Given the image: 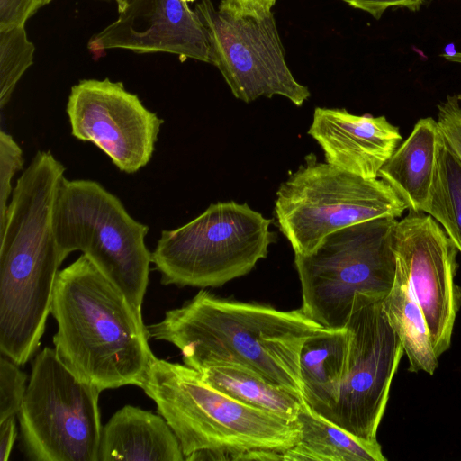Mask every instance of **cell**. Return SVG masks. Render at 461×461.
<instances>
[{
  "instance_id": "cell-1",
  "label": "cell",
  "mask_w": 461,
  "mask_h": 461,
  "mask_svg": "<svg viewBox=\"0 0 461 461\" xmlns=\"http://www.w3.org/2000/svg\"><path fill=\"white\" fill-rule=\"evenodd\" d=\"M65 167L39 150L17 179L0 223V350L19 366L39 348L66 259L52 216Z\"/></svg>"
},
{
  "instance_id": "cell-2",
  "label": "cell",
  "mask_w": 461,
  "mask_h": 461,
  "mask_svg": "<svg viewBox=\"0 0 461 461\" xmlns=\"http://www.w3.org/2000/svg\"><path fill=\"white\" fill-rule=\"evenodd\" d=\"M320 328L302 309L281 311L201 290L147 330L149 338L176 346L185 365L198 372L218 365L240 366L303 400L300 353Z\"/></svg>"
},
{
  "instance_id": "cell-3",
  "label": "cell",
  "mask_w": 461,
  "mask_h": 461,
  "mask_svg": "<svg viewBox=\"0 0 461 461\" xmlns=\"http://www.w3.org/2000/svg\"><path fill=\"white\" fill-rule=\"evenodd\" d=\"M50 313L60 360L102 391L140 386L154 354L141 313L85 255L59 270Z\"/></svg>"
},
{
  "instance_id": "cell-4",
  "label": "cell",
  "mask_w": 461,
  "mask_h": 461,
  "mask_svg": "<svg viewBox=\"0 0 461 461\" xmlns=\"http://www.w3.org/2000/svg\"><path fill=\"white\" fill-rule=\"evenodd\" d=\"M140 387L174 431L185 460H238L251 450L285 452L298 442L296 420L232 399L185 365L153 356Z\"/></svg>"
},
{
  "instance_id": "cell-5",
  "label": "cell",
  "mask_w": 461,
  "mask_h": 461,
  "mask_svg": "<svg viewBox=\"0 0 461 461\" xmlns=\"http://www.w3.org/2000/svg\"><path fill=\"white\" fill-rule=\"evenodd\" d=\"M53 230L66 258L79 250L126 296L137 312L149 283V226L120 199L91 179L62 178L55 198Z\"/></svg>"
},
{
  "instance_id": "cell-6",
  "label": "cell",
  "mask_w": 461,
  "mask_h": 461,
  "mask_svg": "<svg viewBox=\"0 0 461 461\" xmlns=\"http://www.w3.org/2000/svg\"><path fill=\"white\" fill-rule=\"evenodd\" d=\"M397 219L382 217L325 236L307 254H294L303 312L323 328H344L355 296L385 297L395 277L392 232Z\"/></svg>"
},
{
  "instance_id": "cell-7",
  "label": "cell",
  "mask_w": 461,
  "mask_h": 461,
  "mask_svg": "<svg viewBox=\"0 0 461 461\" xmlns=\"http://www.w3.org/2000/svg\"><path fill=\"white\" fill-rule=\"evenodd\" d=\"M271 222L247 203H212L186 224L162 230L152 263L163 285L221 286L267 257Z\"/></svg>"
},
{
  "instance_id": "cell-8",
  "label": "cell",
  "mask_w": 461,
  "mask_h": 461,
  "mask_svg": "<svg viewBox=\"0 0 461 461\" xmlns=\"http://www.w3.org/2000/svg\"><path fill=\"white\" fill-rule=\"evenodd\" d=\"M282 183L276 192L275 212L279 230L294 254L312 251L328 234L382 217H401L409 207L380 178H364L329 163L314 154Z\"/></svg>"
},
{
  "instance_id": "cell-9",
  "label": "cell",
  "mask_w": 461,
  "mask_h": 461,
  "mask_svg": "<svg viewBox=\"0 0 461 461\" xmlns=\"http://www.w3.org/2000/svg\"><path fill=\"white\" fill-rule=\"evenodd\" d=\"M98 387L83 382L44 348L33 360L17 413L25 451L35 461H98Z\"/></svg>"
},
{
  "instance_id": "cell-10",
  "label": "cell",
  "mask_w": 461,
  "mask_h": 461,
  "mask_svg": "<svg viewBox=\"0 0 461 461\" xmlns=\"http://www.w3.org/2000/svg\"><path fill=\"white\" fill-rule=\"evenodd\" d=\"M196 13L206 27L211 64L233 95L245 103L281 95L301 106L311 95L289 69L274 14H240L202 0Z\"/></svg>"
},
{
  "instance_id": "cell-11",
  "label": "cell",
  "mask_w": 461,
  "mask_h": 461,
  "mask_svg": "<svg viewBox=\"0 0 461 461\" xmlns=\"http://www.w3.org/2000/svg\"><path fill=\"white\" fill-rule=\"evenodd\" d=\"M384 297L355 296L347 322V372L337 404L325 417L350 434L377 441L393 378L404 350L383 310Z\"/></svg>"
},
{
  "instance_id": "cell-12",
  "label": "cell",
  "mask_w": 461,
  "mask_h": 461,
  "mask_svg": "<svg viewBox=\"0 0 461 461\" xmlns=\"http://www.w3.org/2000/svg\"><path fill=\"white\" fill-rule=\"evenodd\" d=\"M71 135L91 142L122 172L134 174L151 159L164 121L122 82L84 79L66 107Z\"/></svg>"
},
{
  "instance_id": "cell-13",
  "label": "cell",
  "mask_w": 461,
  "mask_h": 461,
  "mask_svg": "<svg viewBox=\"0 0 461 461\" xmlns=\"http://www.w3.org/2000/svg\"><path fill=\"white\" fill-rule=\"evenodd\" d=\"M396 266L407 277L423 312L438 357L451 344L461 307L456 284L457 249L430 215L410 211L397 220L392 232Z\"/></svg>"
},
{
  "instance_id": "cell-14",
  "label": "cell",
  "mask_w": 461,
  "mask_h": 461,
  "mask_svg": "<svg viewBox=\"0 0 461 461\" xmlns=\"http://www.w3.org/2000/svg\"><path fill=\"white\" fill-rule=\"evenodd\" d=\"M118 18L93 35L92 52L125 49L137 53L168 52L181 59L211 63L208 32L182 0H124Z\"/></svg>"
},
{
  "instance_id": "cell-15",
  "label": "cell",
  "mask_w": 461,
  "mask_h": 461,
  "mask_svg": "<svg viewBox=\"0 0 461 461\" xmlns=\"http://www.w3.org/2000/svg\"><path fill=\"white\" fill-rule=\"evenodd\" d=\"M327 163L364 178L378 172L402 140L385 116L355 115L346 109L316 107L308 130Z\"/></svg>"
},
{
  "instance_id": "cell-16",
  "label": "cell",
  "mask_w": 461,
  "mask_h": 461,
  "mask_svg": "<svg viewBox=\"0 0 461 461\" xmlns=\"http://www.w3.org/2000/svg\"><path fill=\"white\" fill-rule=\"evenodd\" d=\"M115 460L183 461L185 456L160 414L125 405L102 429L98 461Z\"/></svg>"
},
{
  "instance_id": "cell-17",
  "label": "cell",
  "mask_w": 461,
  "mask_h": 461,
  "mask_svg": "<svg viewBox=\"0 0 461 461\" xmlns=\"http://www.w3.org/2000/svg\"><path fill=\"white\" fill-rule=\"evenodd\" d=\"M349 339L347 327H321L306 339L301 349L303 400L324 418L339 398L347 372Z\"/></svg>"
},
{
  "instance_id": "cell-18",
  "label": "cell",
  "mask_w": 461,
  "mask_h": 461,
  "mask_svg": "<svg viewBox=\"0 0 461 461\" xmlns=\"http://www.w3.org/2000/svg\"><path fill=\"white\" fill-rule=\"evenodd\" d=\"M439 137L437 120L420 119L378 172V178L405 201L409 211L421 212L429 199Z\"/></svg>"
},
{
  "instance_id": "cell-19",
  "label": "cell",
  "mask_w": 461,
  "mask_h": 461,
  "mask_svg": "<svg viewBox=\"0 0 461 461\" xmlns=\"http://www.w3.org/2000/svg\"><path fill=\"white\" fill-rule=\"evenodd\" d=\"M296 422L298 442L284 452V461H386L381 445L361 439L311 409L303 402Z\"/></svg>"
},
{
  "instance_id": "cell-20",
  "label": "cell",
  "mask_w": 461,
  "mask_h": 461,
  "mask_svg": "<svg viewBox=\"0 0 461 461\" xmlns=\"http://www.w3.org/2000/svg\"><path fill=\"white\" fill-rule=\"evenodd\" d=\"M383 310L399 337L408 357L410 372H426L432 375L438 365L421 308L411 285L396 266L390 292L384 298Z\"/></svg>"
},
{
  "instance_id": "cell-21",
  "label": "cell",
  "mask_w": 461,
  "mask_h": 461,
  "mask_svg": "<svg viewBox=\"0 0 461 461\" xmlns=\"http://www.w3.org/2000/svg\"><path fill=\"white\" fill-rule=\"evenodd\" d=\"M212 387L253 408L295 420L304 400L259 374L236 365H218L199 371Z\"/></svg>"
},
{
  "instance_id": "cell-22",
  "label": "cell",
  "mask_w": 461,
  "mask_h": 461,
  "mask_svg": "<svg viewBox=\"0 0 461 461\" xmlns=\"http://www.w3.org/2000/svg\"><path fill=\"white\" fill-rule=\"evenodd\" d=\"M421 212L436 220L461 253V161L441 133L437 145L432 186Z\"/></svg>"
},
{
  "instance_id": "cell-23",
  "label": "cell",
  "mask_w": 461,
  "mask_h": 461,
  "mask_svg": "<svg viewBox=\"0 0 461 461\" xmlns=\"http://www.w3.org/2000/svg\"><path fill=\"white\" fill-rule=\"evenodd\" d=\"M34 44L24 26L0 30V108L8 104L24 72L33 63Z\"/></svg>"
},
{
  "instance_id": "cell-24",
  "label": "cell",
  "mask_w": 461,
  "mask_h": 461,
  "mask_svg": "<svg viewBox=\"0 0 461 461\" xmlns=\"http://www.w3.org/2000/svg\"><path fill=\"white\" fill-rule=\"evenodd\" d=\"M20 366L1 354L0 358V422L15 416L26 393L27 375Z\"/></svg>"
},
{
  "instance_id": "cell-25",
  "label": "cell",
  "mask_w": 461,
  "mask_h": 461,
  "mask_svg": "<svg viewBox=\"0 0 461 461\" xmlns=\"http://www.w3.org/2000/svg\"><path fill=\"white\" fill-rule=\"evenodd\" d=\"M24 163L22 148L12 135L0 131V223L3 222L13 190L12 179L23 169Z\"/></svg>"
},
{
  "instance_id": "cell-26",
  "label": "cell",
  "mask_w": 461,
  "mask_h": 461,
  "mask_svg": "<svg viewBox=\"0 0 461 461\" xmlns=\"http://www.w3.org/2000/svg\"><path fill=\"white\" fill-rule=\"evenodd\" d=\"M437 108L439 131L448 148L461 161V104L457 95H447Z\"/></svg>"
},
{
  "instance_id": "cell-27",
  "label": "cell",
  "mask_w": 461,
  "mask_h": 461,
  "mask_svg": "<svg viewBox=\"0 0 461 461\" xmlns=\"http://www.w3.org/2000/svg\"><path fill=\"white\" fill-rule=\"evenodd\" d=\"M52 0H0V30L24 26L41 7Z\"/></svg>"
},
{
  "instance_id": "cell-28",
  "label": "cell",
  "mask_w": 461,
  "mask_h": 461,
  "mask_svg": "<svg viewBox=\"0 0 461 461\" xmlns=\"http://www.w3.org/2000/svg\"><path fill=\"white\" fill-rule=\"evenodd\" d=\"M353 8L365 11L375 19H380L383 14L391 7L407 8L418 11L425 0H343Z\"/></svg>"
},
{
  "instance_id": "cell-29",
  "label": "cell",
  "mask_w": 461,
  "mask_h": 461,
  "mask_svg": "<svg viewBox=\"0 0 461 461\" xmlns=\"http://www.w3.org/2000/svg\"><path fill=\"white\" fill-rule=\"evenodd\" d=\"M276 0H221L219 6L240 14L263 15L271 12Z\"/></svg>"
},
{
  "instance_id": "cell-30",
  "label": "cell",
  "mask_w": 461,
  "mask_h": 461,
  "mask_svg": "<svg viewBox=\"0 0 461 461\" xmlns=\"http://www.w3.org/2000/svg\"><path fill=\"white\" fill-rule=\"evenodd\" d=\"M17 431L15 416L0 422V461H7L15 442Z\"/></svg>"
},
{
  "instance_id": "cell-31",
  "label": "cell",
  "mask_w": 461,
  "mask_h": 461,
  "mask_svg": "<svg viewBox=\"0 0 461 461\" xmlns=\"http://www.w3.org/2000/svg\"><path fill=\"white\" fill-rule=\"evenodd\" d=\"M441 57H443L447 61L461 64V52L442 54Z\"/></svg>"
},
{
  "instance_id": "cell-32",
  "label": "cell",
  "mask_w": 461,
  "mask_h": 461,
  "mask_svg": "<svg viewBox=\"0 0 461 461\" xmlns=\"http://www.w3.org/2000/svg\"><path fill=\"white\" fill-rule=\"evenodd\" d=\"M117 3L118 10L122 9L124 4V0H115Z\"/></svg>"
},
{
  "instance_id": "cell-33",
  "label": "cell",
  "mask_w": 461,
  "mask_h": 461,
  "mask_svg": "<svg viewBox=\"0 0 461 461\" xmlns=\"http://www.w3.org/2000/svg\"><path fill=\"white\" fill-rule=\"evenodd\" d=\"M182 1L187 3V2H194L195 0H182Z\"/></svg>"
},
{
  "instance_id": "cell-34",
  "label": "cell",
  "mask_w": 461,
  "mask_h": 461,
  "mask_svg": "<svg viewBox=\"0 0 461 461\" xmlns=\"http://www.w3.org/2000/svg\"><path fill=\"white\" fill-rule=\"evenodd\" d=\"M457 97H458V99H459V100H460V102H461V94L457 95Z\"/></svg>"
}]
</instances>
